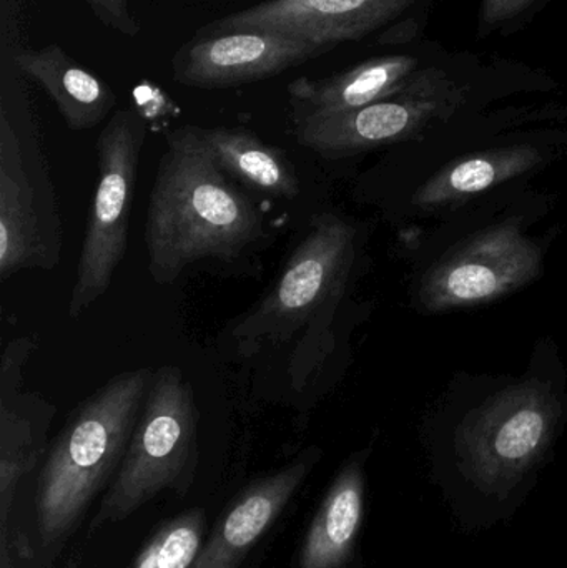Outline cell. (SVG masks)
I'll return each mask as SVG.
<instances>
[{
  "mask_svg": "<svg viewBox=\"0 0 567 568\" xmlns=\"http://www.w3.org/2000/svg\"><path fill=\"white\" fill-rule=\"evenodd\" d=\"M230 179L200 126L166 135L145 220L153 282L175 283L189 266L206 260L235 262L262 239V213Z\"/></svg>",
  "mask_w": 567,
  "mask_h": 568,
  "instance_id": "obj_1",
  "label": "cell"
},
{
  "mask_svg": "<svg viewBox=\"0 0 567 568\" xmlns=\"http://www.w3.org/2000/svg\"><path fill=\"white\" fill-rule=\"evenodd\" d=\"M146 367L117 374L79 404L60 430L37 486L43 542L65 537L119 470L152 384Z\"/></svg>",
  "mask_w": 567,
  "mask_h": 568,
  "instance_id": "obj_2",
  "label": "cell"
},
{
  "mask_svg": "<svg viewBox=\"0 0 567 568\" xmlns=\"http://www.w3.org/2000/svg\"><path fill=\"white\" fill-rule=\"evenodd\" d=\"M536 72L523 63H483L472 53H456L398 95L335 115L296 116L295 136L300 145L328 159L356 155L418 139L455 119L485 90Z\"/></svg>",
  "mask_w": 567,
  "mask_h": 568,
  "instance_id": "obj_3",
  "label": "cell"
},
{
  "mask_svg": "<svg viewBox=\"0 0 567 568\" xmlns=\"http://www.w3.org/2000/svg\"><path fill=\"white\" fill-rule=\"evenodd\" d=\"M0 280L50 272L62 256L59 199L26 79L0 62Z\"/></svg>",
  "mask_w": 567,
  "mask_h": 568,
  "instance_id": "obj_4",
  "label": "cell"
},
{
  "mask_svg": "<svg viewBox=\"0 0 567 568\" xmlns=\"http://www.w3.org/2000/svg\"><path fill=\"white\" fill-rule=\"evenodd\" d=\"M196 426L192 383L180 367H160L92 527L125 520L163 490L185 494L199 464Z\"/></svg>",
  "mask_w": 567,
  "mask_h": 568,
  "instance_id": "obj_5",
  "label": "cell"
},
{
  "mask_svg": "<svg viewBox=\"0 0 567 568\" xmlns=\"http://www.w3.org/2000/svg\"><path fill=\"white\" fill-rule=\"evenodd\" d=\"M145 119L132 109L110 116L97 140L99 180L87 220L69 316L79 320L109 291L129 243L130 213L135 200Z\"/></svg>",
  "mask_w": 567,
  "mask_h": 568,
  "instance_id": "obj_6",
  "label": "cell"
},
{
  "mask_svg": "<svg viewBox=\"0 0 567 568\" xmlns=\"http://www.w3.org/2000/svg\"><path fill=\"white\" fill-rule=\"evenodd\" d=\"M558 417V400L545 384L531 381L498 394L459 426L463 473L485 493H508L548 447Z\"/></svg>",
  "mask_w": 567,
  "mask_h": 568,
  "instance_id": "obj_7",
  "label": "cell"
},
{
  "mask_svg": "<svg viewBox=\"0 0 567 568\" xmlns=\"http://www.w3.org/2000/svg\"><path fill=\"white\" fill-rule=\"evenodd\" d=\"M355 235L346 220L332 213L312 220L279 282L233 329L243 349L285 343L318 314L343 284Z\"/></svg>",
  "mask_w": 567,
  "mask_h": 568,
  "instance_id": "obj_8",
  "label": "cell"
},
{
  "mask_svg": "<svg viewBox=\"0 0 567 568\" xmlns=\"http://www.w3.org/2000/svg\"><path fill=\"white\" fill-rule=\"evenodd\" d=\"M432 0H265L222 17L199 36L270 32L298 37L336 49L376 36L378 45L398 47L419 39V12Z\"/></svg>",
  "mask_w": 567,
  "mask_h": 568,
  "instance_id": "obj_9",
  "label": "cell"
},
{
  "mask_svg": "<svg viewBox=\"0 0 567 568\" xmlns=\"http://www.w3.org/2000/svg\"><path fill=\"white\" fill-rule=\"evenodd\" d=\"M330 50L320 43L282 33L195 36L173 57L172 73L176 83L190 89H232L272 79Z\"/></svg>",
  "mask_w": 567,
  "mask_h": 568,
  "instance_id": "obj_10",
  "label": "cell"
},
{
  "mask_svg": "<svg viewBox=\"0 0 567 568\" xmlns=\"http://www.w3.org/2000/svg\"><path fill=\"white\" fill-rule=\"evenodd\" d=\"M541 268V250L515 226L488 230L436 266L422 287L432 311L495 300L531 282Z\"/></svg>",
  "mask_w": 567,
  "mask_h": 568,
  "instance_id": "obj_11",
  "label": "cell"
},
{
  "mask_svg": "<svg viewBox=\"0 0 567 568\" xmlns=\"http://www.w3.org/2000/svg\"><path fill=\"white\" fill-rule=\"evenodd\" d=\"M453 55L436 42L416 39L402 52L372 57L335 75L300 77L286 89L293 119L335 115L398 95Z\"/></svg>",
  "mask_w": 567,
  "mask_h": 568,
  "instance_id": "obj_12",
  "label": "cell"
},
{
  "mask_svg": "<svg viewBox=\"0 0 567 568\" xmlns=\"http://www.w3.org/2000/svg\"><path fill=\"white\" fill-rule=\"evenodd\" d=\"M308 450L295 463L250 484L216 524L209 542L190 568H239L250 550L269 532L316 460Z\"/></svg>",
  "mask_w": 567,
  "mask_h": 568,
  "instance_id": "obj_13",
  "label": "cell"
},
{
  "mask_svg": "<svg viewBox=\"0 0 567 568\" xmlns=\"http://www.w3.org/2000/svg\"><path fill=\"white\" fill-rule=\"evenodd\" d=\"M36 344L10 341L0 357V490L3 503L19 477L36 463L55 407L39 393H20L23 366Z\"/></svg>",
  "mask_w": 567,
  "mask_h": 568,
  "instance_id": "obj_14",
  "label": "cell"
},
{
  "mask_svg": "<svg viewBox=\"0 0 567 568\" xmlns=\"http://www.w3.org/2000/svg\"><path fill=\"white\" fill-rule=\"evenodd\" d=\"M0 62H12L23 79L39 85L73 132L95 129L115 109L112 87L57 43L42 49L23 47L12 59Z\"/></svg>",
  "mask_w": 567,
  "mask_h": 568,
  "instance_id": "obj_15",
  "label": "cell"
},
{
  "mask_svg": "<svg viewBox=\"0 0 567 568\" xmlns=\"http://www.w3.org/2000/svg\"><path fill=\"white\" fill-rule=\"evenodd\" d=\"M365 477L362 463L343 467L320 504L300 549V568H343L348 562L363 520Z\"/></svg>",
  "mask_w": 567,
  "mask_h": 568,
  "instance_id": "obj_16",
  "label": "cell"
},
{
  "mask_svg": "<svg viewBox=\"0 0 567 568\" xmlns=\"http://www.w3.org/2000/svg\"><path fill=\"white\" fill-rule=\"evenodd\" d=\"M203 142L226 175L272 199L292 200L298 195L295 165L282 149L263 142L243 126L200 129Z\"/></svg>",
  "mask_w": 567,
  "mask_h": 568,
  "instance_id": "obj_17",
  "label": "cell"
},
{
  "mask_svg": "<svg viewBox=\"0 0 567 568\" xmlns=\"http://www.w3.org/2000/svg\"><path fill=\"white\" fill-rule=\"evenodd\" d=\"M545 160L533 143L499 146L463 156L439 170L416 192L415 205L438 209L486 192L506 180L536 169Z\"/></svg>",
  "mask_w": 567,
  "mask_h": 568,
  "instance_id": "obj_18",
  "label": "cell"
},
{
  "mask_svg": "<svg viewBox=\"0 0 567 568\" xmlns=\"http://www.w3.org/2000/svg\"><path fill=\"white\" fill-rule=\"evenodd\" d=\"M205 513L199 507L163 524L143 546L132 568H190L203 547Z\"/></svg>",
  "mask_w": 567,
  "mask_h": 568,
  "instance_id": "obj_19",
  "label": "cell"
},
{
  "mask_svg": "<svg viewBox=\"0 0 567 568\" xmlns=\"http://www.w3.org/2000/svg\"><path fill=\"white\" fill-rule=\"evenodd\" d=\"M543 0H482L478 37L508 36L518 30L539 9Z\"/></svg>",
  "mask_w": 567,
  "mask_h": 568,
  "instance_id": "obj_20",
  "label": "cell"
},
{
  "mask_svg": "<svg viewBox=\"0 0 567 568\" xmlns=\"http://www.w3.org/2000/svg\"><path fill=\"white\" fill-rule=\"evenodd\" d=\"M93 16L115 32L135 39L140 33V22L130 9L129 0H83Z\"/></svg>",
  "mask_w": 567,
  "mask_h": 568,
  "instance_id": "obj_21",
  "label": "cell"
},
{
  "mask_svg": "<svg viewBox=\"0 0 567 568\" xmlns=\"http://www.w3.org/2000/svg\"><path fill=\"white\" fill-rule=\"evenodd\" d=\"M26 0H0V59H12L22 45Z\"/></svg>",
  "mask_w": 567,
  "mask_h": 568,
  "instance_id": "obj_22",
  "label": "cell"
}]
</instances>
